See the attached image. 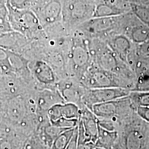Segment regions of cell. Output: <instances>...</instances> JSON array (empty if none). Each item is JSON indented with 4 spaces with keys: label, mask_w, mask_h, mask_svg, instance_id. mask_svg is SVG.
<instances>
[{
    "label": "cell",
    "mask_w": 149,
    "mask_h": 149,
    "mask_svg": "<svg viewBox=\"0 0 149 149\" xmlns=\"http://www.w3.org/2000/svg\"><path fill=\"white\" fill-rule=\"evenodd\" d=\"M78 128L84 134L86 138L96 144L98 136V124L96 116L91 111H81Z\"/></svg>",
    "instance_id": "5b68a950"
},
{
    "label": "cell",
    "mask_w": 149,
    "mask_h": 149,
    "mask_svg": "<svg viewBox=\"0 0 149 149\" xmlns=\"http://www.w3.org/2000/svg\"><path fill=\"white\" fill-rule=\"evenodd\" d=\"M129 95L128 90L118 87L92 88L83 96L82 101L90 109L94 104L122 99Z\"/></svg>",
    "instance_id": "277c9868"
},
{
    "label": "cell",
    "mask_w": 149,
    "mask_h": 149,
    "mask_svg": "<svg viewBox=\"0 0 149 149\" xmlns=\"http://www.w3.org/2000/svg\"><path fill=\"white\" fill-rule=\"evenodd\" d=\"M78 138V125L75 129L74 133L71 139L69 144L65 149H77Z\"/></svg>",
    "instance_id": "83f0119b"
},
{
    "label": "cell",
    "mask_w": 149,
    "mask_h": 149,
    "mask_svg": "<svg viewBox=\"0 0 149 149\" xmlns=\"http://www.w3.org/2000/svg\"><path fill=\"white\" fill-rule=\"evenodd\" d=\"M33 74L37 80L44 85H51L55 81L53 70L46 62L42 60L35 61L33 65Z\"/></svg>",
    "instance_id": "8fae6325"
},
{
    "label": "cell",
    "mask_w": 149,
    "mask_h": 149,
    "mask_svg": "<svg viewBox=\"0 0 149 149\" xmlns=\"http://www.w3.org/2000/svg\"><path fill=\"white\" fill-rule=\"evenodd\" d=\"M0 149H16V146L11 139L2 138L0 139Z\"/></svg>",
    "instance_id": "484cf974"
},
{
    "label": "cell",
    "mask_w": 149,
    "mask_h": 149,
    "mask_svg": "<svg viewBox=\"0 0 149 149\" xmlns=\"http://www.w3.org/2000/svg\"><path fill=\"white\" fill-rule=\"evenodd\" d=\"M24 149H45L40 140L36 139L29 140L27 143Z\"/></svg>",
    "instance_id": "4316f807"
},
{
    "label": "cell",
    "mask_w": 149,
    "mask_h": 149,
    "mask_svg": "<svg viewBox=\"0 0 149 149\" xmlns=\"http://www.w3.org/2000/svg\"><path fill=\"white\" fill-rule=\"evenodd\" d=\"M123 11L117 8L104 3L103 2H98L96 3L93 17H114L124 13Z\"/></svg>",
    "instance_id": "2e32d148"
},
{
    "label": "cell",
    "mask_w": 149,
    "mask_h": 149,
    "mask_svg": "<svg viewBox=\"0 0 149 149\" xmlns=\"http://www.w3.org/2000/svg\"><path fill=\"white\" fill-rule=\"evenodd\" d=\"M131 8L136 17L145 23L149 24V7L131 3Z\"/></svg>",
    "instance_id": "44dd1931"
},
{
    "label": "cell",
    "mask_w": 149,
    "mask_h": 149,
    "mask_svg": "<svg viewBox=\"0 0 149 149\" xmlns=\"http://www.w3.org/2000/svg\"><path fill=\"white\" fill-rule=\"evenodd\" d=\"M70 58L73 68L75 70L81 69L88 63L90 53L84 44L75 40L71 49Z\"/></svg>",
    "instance_id": "ba28073f"
},
{
    "label": "cell",
    "mask_w": 149,
    "mask_h": 149,
    "mask_svg": "<svg viewBox=\"0 0 149 149\" xmlns=\"http://www.w3.org/2000/svg\"><path fill=\"white\" fill-rule=\"evenodd\" d=\"M108 71L103 69L92 70L86 76V82L92 88L117 87Z\"/></svg>",
    "instance_id": "9c48e42d"
},
{
    "label": "cell",
    "mask_w": 149,
    "mask_h": 149,
    "mask_svg": "<svg viewBox=\"0 0 149 149\" xmlns=\"http://www.w3.org/2000/svg\"><path fill=\"white\" fill-rule=\"evenodd\" d=\"M139 53L143 56H149V39L148 40L141 43L139 49Z\"/></svg>",
    "instance_id": "f1b7e54d"
},
{
    "label": "cell",
    "mask_w": 149,
    "mask_h": 149,
    "mask_svg": "<svg viewBox=\"0 0 149 149\" xmlns=\"http://www.w3.org/2000/svg\"><path fill=\"white\" fill-rule=\"evenodd\" d=\"M6 7L13 31L19 32L30 39L43 29L37 17L31 10H18L8 5H6Z\"/></svg>",
    "instance_id": "7a4b0ae2"
},
{
    "label": "cell",
    "mask_w": 149,
    "mask_h": 149,
    "mask_svg": "<svg viewBox=\"0 0 149 149\" xmlns=\"http://www.w3.org/2000/svg\"><path fill=\"white\" fill-rule=\"evenodd\" d=\"M95 51L97 62L102 69L110 71L116 68L117 61L111 52L106 48H98Z\"/></svg>",
    "instance_id": "5bb4252c"
},
{
    "label": "cell",
    "mask_w": 149,
    "mask_h": 149,
    "mask_svg": "<svg viewBox=\"0 0 149 149\" xmlns=\"http://www.w3.org/2000/svg\"><path fill=\"white\" fill-rule=\"evenodd\" d=\"M13 31L10 21L9 13L7 7L0 8V36Z\"/></svg>",
    "instance_id": "ffe728a7"
},
{
    "label": "cell",
    "mask_w": 149,
    "mask_h": 149,
    "mask_svg": "<svg viewBox=\"0 0 149 149\" xmlns=\"http://www.w3.org/2000/svg\"><path fill=\"white\" fill-rule=\"evenodd\" d=\"M131 36L135 42H145L149 39V28L144 26H136L132 29Z\"/></svg>",
    "instance_id": "d6986e66"
},
{
    "label": "cell",
    "mask_w": 149,
    "mask_h": 149,
    "mask_svg": "<svg viewBox=\"0 0 149 149\" xmlns=\"http://www.w3.org/2000/svg\"><path fill=\"white\" fill-rule=\"evenodd\" d=\"M117 138L116 131H109L98 125V136L96 140V148L103 149H112Z\"/></svg>",
    "instance_id": "4fadbf2b"
},
{
    "label": "cell",
    "mask_w": 149,
    "mask_h": 149,
    "mask_svg": "<svg viewBox=\"0 0 149 149\" xmlns=\"http://www.w3.org/2000/svg\"><path fill=\"white\" fill-rule=\"evenodd\" d=\"M101 149V148H95V149Z\"/></svg>",
    "instance_id": "d6a6232c"
},
{
    "label": "cell",
    "mask_w": 149,
    "mask_h": 149,
    "mask_svg": "<svg viewBox=\"0 0 149 149\" xmlns=\"http://www.w3.org/2000/svg\"><path fill=\"white\" fill-rule=\"evenodd\" d=\"M29 40V38L24 34L13 30L0 36V47L19 54Z\"/></svg>",
    "instance_id": "52a82bcc"
},
{
    "label": "cell",
    "mask_w": 149,
    "mask_h": 149,
    "mask_svg": "<svg viewBox=\"0 0 149 149\" xmlns=\"http://www.w3.org/2000/svg\"><path fill=\"white\" fill-rule=\"evenodd\" d=\"M118 101V100L94 104L90 109L97 118L110 119L117 113Z\"/></svg>",
    "instance_id": "7c38bea8"
},
{
    "label": "cell",
    "mask_w": 149,
    "mask_h": 149,
    "mask_svg": "<svg viewBox=\"0 0 149 149\" xmlns=\"http://www.w3.org/2000/svg\"><path fill=\"white\" fill-rule=\"evenodd\" d=\"M95 0H62V23L71 28L93 18Z\"/></svg>",
    "instance_id": "6da1fadb"
},
{
    "label": "cell",
    "mask_w": 149,
    "mask_h": 149,
    "mask_svg": "<svg viewBox=\"0 0 149 149\" xmlns=\"http://www.w3.org/2000/svg\"><path fill=\"white\" fill-rule=\"evenodd\" d=\"M129 95L131 100L138 106L149 107V92H134Z\"/></svg>",
    "instance_id": "7402d4cb"
},
{
    "label": "cell",
    "mask_w": 149,
    "mask_h": 149,
    "mask_svg": "<svg viewBox=\"0 0 149 149\" xmlns=\"http://www.w3.org/2000/svg\"><path fill=\"white\" fill-rule=\"evenodd\" d=\"M76 127L65 130L63 132L60 134L54 140L52 144L50 146V149H66L71 139L73 136V134L74 133V130Z\"/></svg>",
    "instance_id": "ac0fdd59"
},
{
    "label": "cell",
    "mask_w": 149,
    "mask_h": 149,
    "mask_svg": "<svg viewBox=\"0 0 149 149\" xmlns=\"http://www.w3.org/2000/svg\"><path fill=\"white\" fill-rule=\"evenodd\" d=\"M136 111L139 117L149 123V107L138 106Z\"/></svg>",
    "instance_id": "d4e9b609"
},
{
    "label": "cell",
    "mask_w": 149,
    "mask_h": 149,
    "mask_svg": "<svg viewBox=\"0 0 149 149\" xmlns=\"http://www.w3.org/2000/svg\"><path fill=\"white\" fill-rule=\"evenodd\" d=\"M30 10L43 28L62 23V0H32Z\"/></svg>",
    "instance_id": "3957f363"
},
{
    "label": "cell",
    "mask_w": 149,
    "mask_h": 149,
    "mask_svg": "<svg viewBox=\"0 0 149 149\" xmlns=\"http://www.w3.org/2000/svg\"><path fill=\"white\" fill-rule=\"evenodd\" d=\"M31 1L32 0H8L7 5L18 10L29 9Z\"/></svg>",
    "instance_id": "cb8c5ba5"
},
{
    "label": "cell",
    "mask_w": 149,
    "mask_h": 149,
    "mask_svg": "<svg viewBox=\"0 0 149 149\" xmlns=\"http://www.w3.org/2000/svg\"><path fill=\"white\" fill-rule=\"evenodd\" d=\"M2 75H3V74H2V72L1 70V69H0V79L1 78V77L2 76Z\"/></svg>",
    "instance_id": "4dcf8cb0"
},
{
    "label": "cell",
    "mask_w": 149,
    "mask_h": 149,
    "mask_svg": "<svg viewBox=\"0 0 149 149\" xmlns=\"http://www.w3.org/2000/svg\"><path fill=\"white\" fill-rule=\"evenodd\" d=\"M114 17H93L84 22L81 28L86 32L97 34L111 28L114 24Z\"/></svg>",
    "instance_id": "30bf717a"
},
{
    "label": "cell",
    "mask_w": 149,
    "mask_h": 149,
    "mask_svg": "<svg viewBox=\"0 0 149 149\" xmlns=\"http://www.w3.org/2000/svg\"><path fill=\"white\" fill-rule=\"evenodd\" d=\"M8 3V0H0V8L5 7Z\"/></svg>",
    "instance_id": "f546056e"
},
{
    "label": "cell",
    "mask_w": 149,
    "mask_h": 149,
    "mask_svg": "<svg viewBox=\"0 0 149 149\" xmlns=\"http://www.w3.org/2000/svg\"><path fill=\"white\" fill-rule=\"evenodd\" d=\"M111 46L122 58H125L130 50V44L127 38L118 36L112 40Z\"/></svg>",
    "instance_id": "e0dca14e"
},
{
    "label": "cell",
    "mask_w": 149,
    "mask_h": 149,
    "mask_svg": "<svg viewBox=\"0 0 149 149\" xmlns=\"http://www.w3.org/2000/svg\"><path fill=\"white\" fill-rule=\"evenodd\" d=\"M144 144V136L139 130H130L126 135L125 139V149H142Z\"/></svg>",
    "instance_id": "9a60e30c"
},
{
    "label": "cell",
    "mask_w": 149,
    "mask_h": 149,
    "mask_svg": "<svg viewBox=\"0 0 149 149\" xmlns=\"http://www.w3.org/2000/svg\"><path fill=\"white\" fill-rule=\"evenodd\" d=\"M81 111L78 106L73 103H56L51 107L48 111V117L50 122L56 120L59 118L79 119Z\"/></svg>",
    "instance_id": "8992f818"
},
{
    "label": "cell",
    "mask_w": 149,
    "mask_h": 149,
    "mask_svg": "<svg viewBox=\"0 0 149 149\" xmlns=\"http://www.w3.org/2000/svg\"><path fill=\"white\" fill-rule=\"evenodd\" d=\"M97 2H100V1H101V0H95Z\"/></svg>",
    "instance_id": "1f68e13d"
},
{
    "label": "cell",
    "mask_w": 149,
    "mask_h": 149,
    "mask_svg": "<svg viewBox=\"0 0 149 149\" xmlns=\"http://www.w3.org/2000/svg\"><path fill=\"white\" fill-rule=\"evenodd\" d=\"M79 119L61 118L56 120L50 122V124L59 128L69 129L76 127L79 124Z\"/></svg>",
    "instance_id": "603a6c76"
}]
</instances>
